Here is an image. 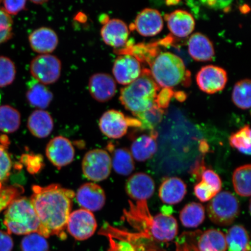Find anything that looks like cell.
Returning a JSON list of instances; mask_svg holds the SVG:
<instances>
[{
    "mask_svg": "<svg viewBox=\"0 0 251 251\" xmlns=\"http://www.w3.org/2000/svg\"><path fill=\"white\" fill-rule=\"evenodd\" d=\"M30 200L39 219L38 234L45 238L56 235L65 239L69 217L75 194L59 184L34 186Z\"/></svg>",
    "mask_w": 251,
    "mask_h": 251,
    "instance_id": "cell-1",
    "label": "cell"
},
{
    "mask_svg": "<svg viewBox=\"0 0 251 251\" xmlns=\"http://www.w3.org/2000/svg\"><path fill=\"white\" fill-rule=\"evenodd\" d=\"M158 88L150 72L143 71L136 80L121 90L120 101L137 117L156 104Z\"/></svg>",
    "mask_w": 251,
    "mask_h": 251,
    "instance_id": "cell-2",
    "label": "cell"
},
{
    "mask_svg": "<svg viewBox=\"0 0 251 251\" xmlns=\"http://www.w3.org/2000/svg\"><path fill=\"white\" fill-rule=\"evenodd\" d=\"M8 233L27 235L39 233L40 223L30 199L20 198L12 201L5 212Z\"/></svg>",
    "mask_w": 251,
    "mask_h": 251,
    "instance_id": "cell-3",
    "label": "cell"
},
{
    "mask_svg": "<svg viewBox=\"0 0 251 251\" xmlns=\"http://www.w3.org/2000/svg\"><path fill=\"white\" fill-rule=\"evenodd\" d=\"M151 74L157 84L169 89L180 83L186 76V72L184 62L180 57L165 52L156 56L151 65Z\"/></svg>",
    "mask_w": 251,
    "mask_h": 251,
    "instance_id": "cell-4",
    "label": "cell"
},
{
    "mask_svg": "<svg viewBox=\"0 0 251 251\" xmlns=\"http://www.w3.org/2000/svg\"><path fill=\"white\" fill-rule=\"evenodd\" d=\"M239 201L229 191H221L209 201L207 213L211 222L221 226H227L239 215Z\"/></svg>",
    "mask_w": 251,
    "mask_h": 251,
    "instance_id": "cell-5",
    "label": "cell"
},
{
    "mask_svg": "<svg viewBox=\"0 0 251 251\" xmlns=\"http://www.w3.org/2000/svg\"><path fill=\"white\" fill-rule=\"evenodd\" d=\"M111 156L105 150H91L84 156L82 170L88 179L94 181L104 180L111 174Z\"/></svg>",
    "mask_w": 251,
    "mask_h": 251,
    "instance_id": "cell-6",
    "label": "cell"
},
{
    "mask_svg": "<svg viewBox=\"0 0 251 251\" xmlns=\"http://www.w3.org/2000/svg\"><path fill=\"white\" fill-rule=\"evenodd\" d=\"M61 62L54 55L42 54L34 58L30 64L33 77L44 85L57 81L61 73Z\"/></svg>",
    "mask_w": 251,
    "mask_h": 251,
    "instance_id": "cell-7",
    "label": "cell"
},
{
    "mask_svg": "<svg viewBox=\"0 0 251 251\" xmlns=\"http://www.w3.org/2000/svg\"><path fill=\"white\" fill-rule=\"evenodd\" d=\"M97 227L96 220L93 213L80 209L71 213L67 229L75 239L83 241L92 237Z\"/></svg>",
    "mask_w": 251,
    "mask_h": 251,
    "instance_id": "cell-8",
    "label": "cell"
},
{
    "mask_svg": "<svg viewBox=\"0 0 251 251\" xmlns=\"http://www.w3.org/2000/svg\"><path fill=\"white\" fill-rule=\"evenodd\" d=\"M200 89L207 94H214L224 89L227 81V72L214 65L201 69L196 77Z\"/></svg>",
    "mask_w": 251,
    "mask_h": 251,
    "instance_id": "cell-9",
    "label": "cell"
},
{
    "mask_svg": "<svg viewBox=\"0 0 251 251\" xmlns=\"http://www.w3.org/2000/svg\"><path fill=\"white\" fill-rule=\"evenodd\" d=\"M147 231L150 236L158 242H170L177 235V222L174 216L159 213L152 218Z\"/></svg>",
    "mask_w": 251,
    "mask_h": 251,
    "instance_id": "cell-10",
    "label": "cell"
},
{
    "mask_svg": "<svg viewBox=\"0 0 251 251\" xmlns=\"http://www.w3.org/2000/svg\"><path fill=\"white\" fill-rule=\"evenodd\" d=\"M140 62L131 54H125L116 59L112 73L115 80L122 85H128L140 76Z\"/></svg>",
    "mask_w": 251,
    "mask_h": 251,
    "instance_id": "cell-11",
    "label": "cell"
},
{
    "mask_svg": "<svg viewBox=\"0 0 251 251\" xmlns=\"http://www.w3.org/2000/svg\"><path fill=\"white\" fill-rule=\"evenodd\" d=\"M46 155L53 165L61 168L74 161L75 150L71 141L67 138L58 136L49 143Z\"/></svg>",
    "mask_w": 251,
    "mask_h": 251,
    "instance_id": "cell-12",
    "label": "cell"
},
{
    "mask_svg": "<svg viewBox=\"0 0 251 251\" xmlns=\"http://www.w3.org/2000/svg\"><path fill=\"white\" fill-rule=\"evenodd\" d=\"M131 119H127L117 110L105 112L100 118L99 126L102 133L110 139H117L125 136L130 125Z\"/></svg>",
    "mask_w": 251,
    "mask_h": 251,
    "instance_id": "cell-13",
    "label": "cell"
},
{
    "mask_svg": "<svg viewBox=\"0 0 251 251\" xmlns=\"http://www.w3.org/2000/svg\"><path fill=\"white\" fill-rule=\"evenodd\" d=\"M154 181L149 175L137 173L128 178L126 184V191L131 199L137 202H145L154 193Z\"/></svg>",
    "mask_w": 251,
    "mask_h": 251,
    "instance_id": "cell-14",
    "label": "cell"
},
{
    "mask_svg": "<svg viewBox=\"0 0 251 251\" xmlns=\"http://www.w3.org/2000/svg\"><path fill=\"white\" fill-rule=\"evenodd\" d=\"M76 196L80 206L90 212L100 211L105 203L104 191L95 183H88L82 185L78 188Z\"/></svg>",
    "mask_w": 251,
    "mask_h": 251,
    "instance_id": "cell-15",
    "label": "cell"
},
{
    "mask_svg": "<svg viewBox=\"0 0 251 251\" xmlns=\"http://www.w3.org/2000/svg\"><path fill=\"white\" fill-rule=\"evenodd\" d=\"M91 96L97 101L105 102L109 101L117 92V85L111 75L99 73L92 75L89 82Z\"/></svg>",
    "mask_w": 251,
    "mask_h": 251,
    "instance_id": "cell-16",
    "label": "cell"
},
{
    "mask_svg": "<svg viewBox=\"0 0 251 251\" xmlns=\"http://www.w3.org/2000/svg\"><path fill=\"white\" fill-rule=\"evenodd\" d=\"M135 28L143 36H153L161 32L164 21L160 12L156 9L146 8L137 16Z\"/></svg>",
    "mask_w": 251,
    "mask_h": 251,
    "instance_id": "cell-17",
    "label": "cell"
},
{
    "mask_svg": "<svg viewBox=\"0 0 251 251\" xmlns=\"http://www.w3.org/2000/svg\"><path fill=\"white\" fill-rule=\"evenodd\" d=\"M129 31L124 21L113 19L104 24L101 30L102 39L106 45L119 48L126 43Z\"/></svg>",
    "mask_w": 251,
    "mask_h": 251,
    "instance_id": "cell-18",
    "label": "cell"
},
{
    "mask_svg": "<svg viewBox=\"0 0 251 251\" xmlns=\"http://www.w3.org/2000/svg\"><path fill=\"white\" fill-rule=\"evenodd\" d=\"M31 49L42 54H50L58 44L57 34L49 27H40L33 31L29 37Z\"/></svg>",
    "mask_w": 251,
    "mask_h": 251,
    "instance_id": "cell-19",
    "label": "cell"
},
{
    "mask_svg": "<svg viewBox=\"0 0 251 251\" xmlns=\"http://www.w3.org/2000/svg\"><path fill=\"white\" fill-rule=\"evenodd\" d=\"M165 18L169 30L178 37L188 36L195 27L196 23L193 15L186 11L177 9L171 14L165 15Z\"/></svg>",
    "mask_w": 251,
    "mask_h": 251,
    "instance_id": "cell-20",
    "label": "cell"
},
{
    "mask_svg": "<svg viewBox=\"0 0 251 251\" xmlns=\"http://www.w3.org/2000/svg\"><path fill=\"white\" fill-rule=\"evenodd\" d=\"M187 193V186L181 178L172 177L163 181L159 190L162 201L169 205H175L183 200Z\"/></svg>",
    "mask_w": 251,
    "mask_h": 251,
    "instance_id": "cell-21",
    "label": "cell"
},
{
    "mask_svg": "<svg viewBox=\"0 0 251 251\" xmlns=\"http://www.w3.org/2000/svg\"><path fill=\"white\" fill-rule=\"evenodd\" d=\"M188 52L196 61H211L215 55L211 41L202 33L193 34L188 40Z\"/></svg>",
    "mask_w": 251,
    "mask_h": 251,
    "instance_id": "cell-22",
    "label": "cell"
},
{
    "mask_svg": "<svg viewBox=\"0 0 251 251\" xmlns=\"http://www.w3.org/2000/svg\"><path fill=\"white\" fill-rule=\"evenodd\" d=\"M27 127L33 136L43 139L48 137L54 128V122L48 112L37 109L28 118Z\"/></svg>",
    "mask_w": 251,
    "mask_h": 251,
    "instance_id": "cell-23",
    "label": "cell"
},
{
    "mask_svg": "<svg viewBox=\"0 0 251 251\" xmlns=\"http://www.w3.org/2000/svg\"><path fill=\"white\" fill-rule=\"evenodd\" d=\"M156 134L143 135L135 140L131 146V154L139 162L146 161L155 154L158 149Z\"/></svg>",
    "mask_w": 251,
    "mask_h": 251,
    "instance_id": "cell-24",
    "label": "cell"
},
{
    "mask_svg": "<svg viewBox=\"0 0 251 251\" xmlns=\"http://www.w3.org/2000/svg\"><path fill=\"white\" fill-rule=\"evenodd\" d=\"M225 234L216 229H209L200 235L197 251H227Z\"/></svg>",
    "mask_w": 251,
    "mask_h": 251,
    "instance_id": "cell-25",
    "label": "cell"
},
{
    "mask_svg": "<svg viewBox=\"0 0 251 251\" xmlns=\"http://www.w3.org/2000/svg\"><path fill=\"white\" fill-rule=\"evenodd\" d=\"M228 251H250V236L241 225H234L225 235Z\"/></svg>",
    "mask_w": 251,
    "mask_h": 251,
    "instance_id": "cell-26",
    "label": "cell"
},
{
    "mask_svg": "<svg viewBox=\"0 0 251 251\" xmlns=\"http://www.w3.org/2000/svg\"><path fill=\"white\" fill-rule=\"evenodd\" d=\"M28 102L33 107L45 109L48 107L53 99L51 92L38 81L31 82L26 93Z\"/></svg>",
    "mask_w": 251,
    "mask_h": 251,
    "instance_id": "cell-27",
    "label": "cell"
},
{
    "mask_svg": "<svg viewBox=\"0 0 251 251\" xmlns=\"http://www.w3.org/2000/svg\"><path fill=\"white\" fill-rule=\"evenodd\" d=\"M205 218V208L202 204L191 202L182 209L180 219L182 225L187 228H196L201 225Z\"/></svg>",
    "mask_w": 251,
    "mask_h": 251,
    "instance_id": "cell-28",
    "label": "cell"
},
{
    "mask_svg": "<svg viewBox=\"0 0 251 251\" xmlns=\"http://www.w3.org/2000/svg\"><path fill=\"white\" fill-rule=\"evenodd\" d=\"M21 125V114L11 106H0V131L12 133L18 130Z\"/></svg>",
    "mask_w": 251,
    "mask_h": 251,
    "instance_id": "cell-29",
    "label": "cell"
},
{
    "mask_svg": "<svg viewBox=\"0 0 251 251\" xmlns=\"http://www.w3.org/2000/svg\"><path fill=\"white\" fill-rule=\"evenodd\" d=\"M251 166L244 165L237 168L233 172V184L238 195L247 197L251 196Z\"/></svg>",
    "mask_w": 251,
    "mask_h": 251,
    "instance_id": "cell-30",
    "label": "cell"
},
{
    "mask_svg": "<svg viewBox=\"0 0 251 251\" xmlns=\"http://www.w3.org/2000/svg\"><path fill=\"white\" fill-rule=\"evenodd\" d=\"M111 162L112 167L119 175L128 176L134 171L133 158L127 149H118L115 150Z\"/></svg>",
    "mask_w": 251,
    "mask_h": 251,
    "instance_id": "cell-31",
    "label": "cell"
},
{
    "mask_svg": "<svg viewBox=\"0 0 251 251\" xmlns=\"http://www.w3.org/2000/svg\"><path fill=\"white\" fill-rule=\"evenodd\" d=\"M251 83L250 79L238 81L235 84L232 100L237 107L247 109L251 107Z\"/></svg>",
    "mask_w": 251,
    "mask_h": 251,
    "instance_id": "cell-32",
    "label": "cell"
},
{
    "mask_svg": "<svg viewBox=\"0 0 251 251\" xmlns=\"http://www.w3.org/2000/svg\"><path fill=\"white\" fill-rule=\"evenodd\" d=\"M230 145L234 149H237L244 154H251V128L249 125H246L236 133L231 135L229 139Z\"/></svg>",
    "mask_w": 251,
    "mask_h": 251,
    "instance_id": "cell-33",
    "label": "cell"
},
{
    "mask_svg": "<svg viewBox=\"0 0 251 251\" xmlns=\"http://www.w3.org/2000/svg\"><path fill=\"white\" fill-rule=\"evenodd\" d=\"M22 251H49L46 238L37 233L25 235L21 241Z\"/></svg>",
    "mask_w": 251,
    "mask_h": 251,
    "instance_id": "cell-34",
    "label": "cell"
},
{
    "mask_svg": "<svg viewBox=\"0 0 251 251\" xmlns=\"http://www.w3.org/2000/svg\"><path fill=\"white\" fill-rule=\"evenodd\" d=\"M15 76L14 63L5 56H0V87H4L12 84Z\"/></svg>",
    "mask_w": 251,
    "mask_h": 251,
    "instance_id": "cell-35",
    "label": "cell"
},
{
    "mask_svg": "<svg viewBox=\"0 0 251 251\" xmlns=\"http://www.w3.org/2000/svg\"><path fill=\"white\" fill-rule=\"evenodd\" d=\"M163 112L164 111L155 104L152 108L138 115L137 117L139 119L141 126L145 128H153L161 121Z\"/></svg>",
    "mask_w": 251,
    "mask_h": 251,
    "instance_id": "cell-36",
    "label": "cell"
},
{
    "mask_svg": "<svg viewBox=\"0 0 251 251\" xmlns=\"http://www.w3.org/2000/svg\"><path fill=\"white\" fill-rule=\"evenodd\" d=\"M12 24L11 16L0 9V44L7 42L12 37Z\"/></svg>",
    "mask_w": 251,
    "mask_h": 251,
    "instance_id": "cell-37",
    "label": "cell"
},
{
    "mask_svg": "<svg viewBox=\"0 0 251 251\" xmlns=\"http://www.w3.org/2000/svg\"><path fill=\"white\" fill-rule=\"evenodd\" d=\"M12 161L6 147L0 144V183L7 179L10 175Z\"/></svg>",
    "mask_w": 251,
    "mask_h": 251,
    "instance_id": "cell-38",
    "label": "cell"
},
{
    "mask_svg": "<svg viewBox=\"0 0 251 251\" xmlns=\"http://www.w3.org/2000/svg\"><path fill=\"white\" fill-rule=\"evenodd\" d=\"M194 193L198 199L203 202L209 201L218 194L209 184L202 180L194 187Z\"/></svg>",
    "mask_w": 251,
    "mask_h": 251,
    "instance_id": "cell-39",
    "label": "cell"
},
{
    "mask_svg": "<svg viewBox=\"0 0 251 251\" xmlns=\"http://www.w3.org/2000/svg\"><path fill=\"white\" fill-rule=\"evenodd\" d=\"M201 180L209 185L216 193L221 192L222 180L219 175L211 169H206L201 174Z\"/></svg>",
    "mask_w": 251,
    "mask_h": 251,
    "instance_id": "cell-40",
    "label": "cell"
},
{
    "mask_svg": "<svg viewBox=\"0 0 251 251\" xmlns=\"http://www.w3.org/2000/svg\"><path fill=\"white\" fill-rule=\"evenodd\" d=\"M26 1H3L4 4V10L7 13L11 15H17L19 12L25 9L26 6Z\"/></svg>",
    "mask_w": 251,
    "mask_h": 251,
    "instance_id": "cell-41",
    "label": "cell"
},
{
    "mask_svg": "<svg viewBox=\"0 0 251 251\" xmlns=\"http://www.w3.org/2000/svg\"><path fill=\"white\" fill-rule=\"evenodd\" d=\"M172 94V91L170 89L165 88V89L162 90V92L159 93L158 97L156 99L155 103L156 105L161 109L167 107Z\"/></svg>",
    "mask_w": 251,
    "mask_h": 251,
    "instance_id": "cell-42",
    "label": "cell"
},
{
    "mask_svg": "<svg viewBox=\"0 0 251 251\" xmlns=\"http://www.w3.org/2000/svg\"><path fill=\"white\" fill-rule=\"evenodd\" d=\"M14 241L9 233L0 230V251H12Z\"/></svg>",
    "mask_w": 251,
    "mask_h": 251,
    "instance_id": "cell-43",
    "label": "cell"
},
{
    "mask_svg": "<svg viewBox=\"0 0 251 251\" xmlns=\"http://www.w3.org/2000/svg\"><path fill=\"white\" fill-rule=\"evenodd\" d=\"M177 251H188V248L186 246L180 247V246L177 247Z\"/></svg>",
    "mask_w": 251,
    "mask_h": 251,
    "instance_id": "cell-44",
    "label": "cell"
},
{
    "mask_svg": "<svg viewBox=\"0 0 251 251\" xmlns=\"http://www.w3.org/2000/svg\"><path fill=\"white\" fill-rule=\"evenodd\" d=\"M46 1H32V2L33 3H35V4H39V3H42V4H43V3L44 2H45Z\"/></svg>",
    "mask_w": 251,
    "mask_h": 251,
    "instance_id": "cell-45",
    "label": "cell"
},
{
    "mask_svg": "<svg viewBox=\"0 0 251 251\" xmlns=\"http://www.w3.org/2000/svg\"><path fill=\"white\" fill-rule=\"evenodd\" d=\"M1 183H0V190H1Z\"/></svg>",
    "mask_w": 251,
    "mask_h": 251,
    "instance_id": "cell-46",
    "label": "cell"
},
{
    "mask_svg": "<svg viewBox=\"0 0 251 251\" xmlns=\"http://www.w3.org/2000/svg\"><path fill=\"white\" fill-rule=\"evenodd\" d=\"M0 3H1V1H0Z\"/></svg>",
    "mask_w": 251,
    "mask_h": 251,
    "instance_id": "cell-47",
    "label": "cell"
}]
</instances>
